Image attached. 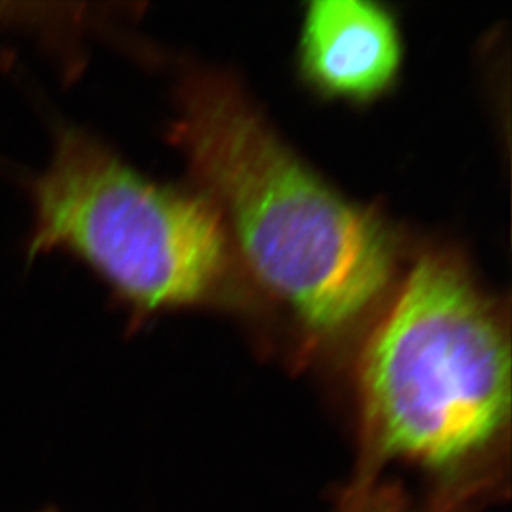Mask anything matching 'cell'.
Segmentation results:
<instances>
[{
    "label": "cell",
    "instance_id": "cell-1",
    "mask_svg": "<svg viewBox=\"0 0 512 512\" xmlns=\"http://www.w3.org/2000/svg\"><path fill=\"white\" fill-rule=\"evenodd\" d=\"M511 385L496 307L453 257H421L358 357V481L406 466L431 481L435 501L463 508L498 481L508 456Z\"/></svg>",
    "mask_w": 512,
    "mask_h": 512
},
{
    "label": "cell",
    "instance_id": "cell-6",
    "mask_svg": "<svg viewBox=\"0 0 512 512\" xmlns=\"http://www.w3.org/2000/svg\"><path fill=\"white\" fill-rule=\"evenodd\" d=\"M45 512H55V511H45Z\"/></svg>",
    "mask_w": 512,
    "mask_h": 512
},
{
    "label": "cell",
    "instance_id": "cell-2",
    "mask_svg": "<svg viewBox=\"0 0 512 512\" xmlns=\"http://www.w3.org/2000/svg\"><path fill=\"white\" fill-rule=\"evenodd\" d=\"M247 266L320 342L352 332L392 282L397 249L377 214L307 168L232 83L189 80L171 131Z\"/></svg>",
    "mask_w": 512,
    "mask_h": 512
},
{
    "label": "cell",
    "instance_id": "cell-5",
    "mask_svg": "<svg viewBox=\"0 0 512 512\" xmlns=\"http://www.w3.org/2000/svg\"><path fill=\"white\" fill-rule=\"evenodd\" d=\"M340 512H463L446 504H416L398 489L378 486L373 481H358Z\"/></svg>",
    "mask_w": 512,
    "mask_h": 512
},
{
    "label": "cell",
    "instance_id": "cell-4",
    "mask_svg": "<svg viewBox=\"0 0 512 512\" xmlns=\"http://www.w3.org/2000/svg\"><path fill=\"white\" fill-rule=\"evenodd\" d=\"M302 68L335 97L368 100L397 77L401 40L388 10L365 0H315L300 35Z\"/></svg>",
    "mask_w": 512,
    "mask_h": 512
},
{
    "label": "cell",
    "instance_id": "cell-3",
    "mask_svg": "<svg viewBox=\"0 0 512 512\" xmlns=\"http://www.w3.org/2000/svg\"><path fill=\"white\" fill-rule=\"evenodd\" d=\"M30 196V256L72 254L138 315L203 304L231 279L228 228L213 201L145 178L78 126L58 128Z\"/></svg>",
    "mask_w": 512,
    "mask_h": 512
}]
</instances>
